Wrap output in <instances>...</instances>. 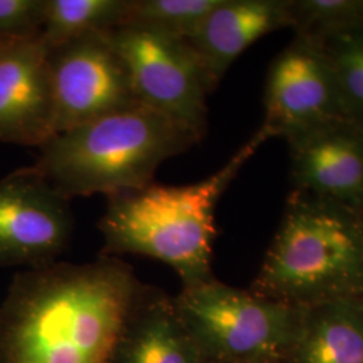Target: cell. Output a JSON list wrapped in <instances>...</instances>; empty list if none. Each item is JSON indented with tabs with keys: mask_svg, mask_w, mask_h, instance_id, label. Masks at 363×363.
<instances>
[{
	"mask_svg": "<svg viewBox=\"0 0 363 363\" xmlns=\"http://www.w3.org/2000/svg\"><path fill=\"white\" fill-rule=\"evenodd\" d=\"M143 286L115 256L18 273L0 303V363H112Z\"/></svg>",
	"mask_w": 363,
	"mask_h": 363,
	"instance_id": "cell-1",
	"label": "cell"
},
{
	"mask_svg": "<svg viewBox=\"0 0 363 363\" xmlns=\"http://www.w3.org/2000/svg\"><path fill=\"white\" fill-rule=\"evenodd\" d=\"M271 139L259 130L217 172L186 186L151 183L108 196L99 228L104 252L159 259L181 277L183 286L213 280L216 208L238 172Z\"/></svg>",
	"mask_w": 363,
	"mask_h": 363,
	"instance_id": "cell-2",
	"label": "cell"
},
{
	"mask_svg": "<svg viewBox=\"0 0 363 363\" xmlns=\"http://www.w3.org/2000/svg\"><path fill=\"white\" fill-rule=\"evenodd\" d=\"M201 142L172 118L136 104L54 135L33 166L60 195H115L154 183L169 157Z\"/></svg>",
	"mask_w": 363,
	"mask_h": 363,
	"instance_id": "cell-3",
	"label": "cell"
},
{
	"mask_svg": "<svg viewBox=\"0 0 363 363\" xmlns=\"http://www.w3.org/2000/svg\"><path fill=\"white\" fill-rule=\"evenodd\" d=\"M249 291L294 307L363 298V213L294 190Z\"/></svg>",
	"mask_w": 363,
	"mask_h": 363,
	"instance_id": "cell-4",
	"label": "cell"
},
{
	"mask_svg": "<svg viewBox=\"0 0 363 363\" xmlns=\"http://www.w3.org/2000/svg\"><path fill=\"white\" fill-rule=\"evenodd\" d=\"M174 304L206 363H284L301 308L213 279L182 286Z\"/></svg>",
	"mask_w": 363,
	"mask_h": 363,
	"instance_id": "cell-5",
	"label": "cell"
},
{
	"mask_svg": "<svg viewBox=\"0 0 363 363\" xmlns=\"http://www.w3.org/2000/svg\"><path fill=\"white\" fill-rule=\"evenodd\" d=\"M130 76L136 101L193 132L208 130V78L184 39L147 27L123 25L108 33Z\"/></svg>",
	"mask_w": 363,
	"mask_h": 363,
	"instance_id": "cell-6",
	"label": "cell"
},
{
	"mask_svg": "<svg viewBox=\"0 0 363 363\" xmlns=\"http://www.w3.org/2000/svg\"><path fill=\"white\" fill-rule=\"evenodd\" d=\"M262 128L286 142L337 121H350L325 48L296 35L269 67Z\"/></svg>",
	"mask_w": 363,
	"mask_h": 363,
	"instance_id": "cell-7",
	"label": "cell"
},
{
	"mask_svg": "<svg viewBox=\"0 0 363 363\" xmlns=\"http://www.w3.org/2000/svg\"><path fill=\"white\" fill-rule=\"evenodd\" d=\"M55 135L139 104L108 33L49 49Z\"/></svg>",
	"mask_w": 363,
	"mask_h": 363,
	"instance_id": "cell-8",
	"label": "cell"
},
{
	"mask_svg": "<svg viewBox=\"0 0 363 363\" xmlns=\"http://www.w3.org/2000/svg\"><path fill=\"white\" fill-rule=\"evenodd\" d=\"M73 232L69 201L34 167L0 181V267L52 264Z\"/></svg>",
	"mask_w": 363,
	"mask_h": 363,
	"instance_id": "cell-9",
	"label": "cell"
},
{
	"mask_svg": "<svg viewBox=\"0 0 363 363\" xmlns=\"http://www.w3.org/2000/svg\"><path fill=\"white\" fill-rule=\"evenodd\" d=\"M55 135L49 49L40 37L0 48V140L40 147Z\"/></svg>",
	"mask_w": 363,
	"mask_h": 363,
	"instance_id": "cell-10",
	"label": "cell"
},
{
	"mask_svg": "<svg viewBox=\"0 0 363 363\" xmlns=\"http://www.w3.org/2000/svg\"><path fill=\"white\" fill-rule=\"evenodd\" d=\"M288 144L295 190L363 213V130L337 121Z\"/></svg>",
	"mask_w": 363,
	"mask_h": 363,
	"instance_id": "cell-11",
	"label": "cell"
},
{
	"mask_svg": "<svg viewBox=\"0 0 363 363\" xmlns=\"http://www.w3.org/2000/svg\"><path fill=\"white\" fill-rule=\"evenodd\" d=\"M286 27H292L289 0H220L187 43L213 91L249 46Z\"/></svg>",
	"mask_w": 363,
	"mask_h": 363,
	"instance_id": "cell-12",
	"label": "cell"
},
{
	"mask_svg": "<svg viewBox=\"0 0 363 363\" xmlns=\"http://www.w3.org/2000/svg\"><path fill=\"white\" fill-rule=\"evenodd\" d=\"M112 363H206L186 333L174 298L145 286L118 339Z\"/></svg>",
	"mask_w": 363,
	"mask_h": 363,
	"instance_id": "cell-13",
	"label": "cell"
},
{
	"mask_svg": "<svg viewBox=\"0 0 363 363\" xmlns=\"http://www.w3.org/2000/svg\"><path fill=\"white\" fill-rule=\"evenodd\" d=\"M300 308L298 335L284 363H363V298Z\"/></svg>",
	"mask_w": 363,
	"mask_h": 363,
	"instance_id": "cell-14",
	"label": "cell"
},
{
	"mask_svg": "<svg viewBox=\"0 0 363 363\" xmlns=\"http://www.w3.org/2000/svg\"><path fill=\"white\" fill-rule=\"evenodd\" d=\"M130 0H46L39 37L48 49L125 25Z\"/></svg>",
	"mask_w": 363,
	"mask_h": 363,
	"instance_id": "cell-15",
	"label": "cell"
},
{
	"mask_svg": "<svg viewBox=\"0 0 363 363\" xmlns=\"http://www.w3.org/2000/svg\"><path fill=\"white\" fill-rule=\"evenodd\" d=\"M220 0H130L125 25L147 27L175 38H191Z\"/></svg>",
	"mask_w": 363,
	"mask_h": 363,
	"instance_id": "cell-16",
	"label": "cell"
},
{
	"mask_svg": "<svg viewBox=\"0 0 363 363\" xmlns=\"http://www.w3.org/2000/svg\"><path fill=\"white\" fill-rule=\"evenodd\" d=\"M289 13L296 35L319 42L363 27V0H289Z\"/></svg>",
	"mask_w": 363,
	"mask_h": 363,
	"instance_id": "cell-17",
	"label": "cell"
},
{
	"mask_svg": "<svg viewBox=\"0 0 363 363\" xmlns=\"http://www.w3.org/2000/svg\"><path fill=\"white\" fill-rule=\"evenodd\" d=\"M45 11L46 0H0V38L21 40L39 37Z\"/></svg>",
	"mask_w": 363,
	"mask_h": 363,
	"instance_id": "cell-18",
	"label": "cell"
},
{
	"mask_svg": "<svg viewBox=\"0 0 363 363\" xmlns=\"http://www.w3.org/2000/svg\"><path fill=\"white\" fill-rule=\"evenodd\" d=\"M4 40H7V39L0 38V48H1V45L4 43Z\"/></svg>",
	"mask_w": 363,
	"mask_h": 363,
	"instance_id": "cell-19",
	"label": "cell"
}]
</instances>
